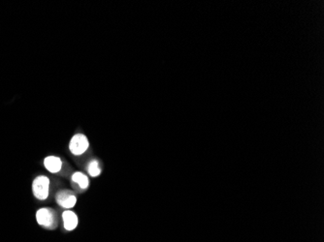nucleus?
<instances>
[{
	"label": "nucleus",
	"instance_id": "1",
	"mask_svg": "<svg viewBox=\"0 0 324 242\" xmlns=\"http://www.w3.org/2000/svg\"><path fill=\"white\" fill-rule=\"evenodd\" d=\"M50 179L47 176H40L36 177L32 184V190L34 196L38 199H46L49 197Z\"/></svg>",
	"mask_w": 324,
	"mask_h": 242
},
{
	"label": "nucleus",
	"instance_id": "2",
	"mask_svg": "<svg viewBox=\"0 0 324 242\" xmlns=\"http://www.w3.org/2000/svg\"><path fill=\"white\" fill-rule=\"evenodd\" d=\"M89 140L83 134L75 135L69 144V149L74 155H82L89 148Z\"/></svg>",
	"mask_w": 324,
	"mask_h": 242
},
{
	"label": "nucleus",
	"instance_id": "3",
	"mask_svg": "<svg viewBox=\"0 0 324 242\" xmlns=\"http://www.w3.org/2000/svg\"><path fill=\"white\" fill-rule=\"evenodd\" d=\"M37 223L49 229H54L56 225V219L54 211L50 208H41L36 213Z\"/></svg>",
	"mask_w": 324,
	"mask_h": 242
},
{
	"label": "nucleus",
	"instance_id": "4",
	"mask_svg": "<svg viewBox=\"0 0 324 242\" xmlns=\"http://www.w3.org/2000/svg\"><path fill=\"white\" fill-rule=\"evenodd\" d=\"M56 202L64 208H72L77 202V198L69 190H63L56 194Z\"/></svg>",
	"mask_w": 324,
	"mask_h": 242
},
{
	"label": "nucleus",
	"instance_id": "5",
	"mask_svg": "<svg viewBox=\"0 0 324 242\" xmlns=\"http://www.w3.org/2000/svg\"><path fill=\"white\" fill-rule=\"evenodd\" d=\"M62 219L64 222V228L67 231H73L79 223L77 215L71 211V210H66L62 213Z\"/></svg>",
	"mask_w": 324,
	"mask_h": 242
},
{
	"label": "nucleus",
	"instance_id": "6",
	"mask_svg": "<svg viewBox=\"0 0 324 242\" xmlns=\"http://www.w3.org/2000/svg\"><path fill=\"white\" fill-rule=\"evenodd\" d=\"M44 166L50 173H58L61 170V160L56 156H49L44 160Z\"/></svg>",
	"mask_w": 324,
	"mask_h": 242
},
{
	"label": "nucleus",
	"instance_id": "7",
	"mask_svg": "<svg viewBox=\"0 0 324 242\" xmlns=\"http://www.w3.org/2000/svg\"><path fill=\"white\" fill-rule=\"evenodd\" d=\"M72 180L77 183L82 189H87L89 187V177L84 175L83 173H80V172H77L75 173L73 176H72Z\"/></svg>",
	"mask_w": 324,
	"mask_h": 242
},
{
	"label": "nucleus",
	"instance_id": "8",
	"mask_svg": "<svg viewBox=\"0 0 324 242\" xmlns=\"http://www.w3.org/2000/svg\"><path fill=\"white\" fill-rule=\"evenodd\" d=\"M88 172L89 174L95 177V176H98L100 174H101V170L99 168V164L96 160H93L90 164H89V167H88Z\"/></svg>",
	"mask_w": 324,
	"mask_h": 242
}]
</instances>
